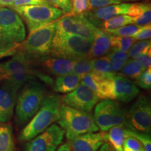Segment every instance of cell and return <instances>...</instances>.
Wrapping results in <instances>:
<instances>
[{
  "label": "cell",
  "instance_id": "cell-3",
  "mask_svg": "<svg viewBox=\"0 0 151 151\" xmlns=\"http://www.w3.org/2000/svg\"><path fill=\"white\" fill-rule=\"evenodd\" d=\"M61 105L62 97L60 96L55 94L46 96L37 113L22 129L19 137L20 140H31L57 121Z\"/></svg>",
  "mask_w": 151,
  "mask_h": 151
},
{
  "label": "cell",
  "instance_id": "cell-35",
  "mask_svg": "<svg viewBox=\"0 0 151 151\" xmlns=\"http://www.w3.org/2000/svg\"><path fill=\"white\" fill-rule=\"evenodd\" d=\"M148 1V0H90V6L92 9H97L105 6L112 4H120L122 3H127L130 1Z\"/></svg>",
  "mask_w": 151,
  "mask_h": 151
},
{
  "label": "cell",
  "instance_id": "cell-17",
  "mask_svg": "<svg viewBox=\"0 0 151 151\" xmlns=\"http://www.w3.org/2000/svg\"><path fill=\"white\" fill-rule=\"evenodd\" d=\"M131 3H122L120 4H112L105 6L94 9L93 11H88L84 14L97 27L101 22L105 21L113 17L120 15H128Z\"/></svg>",
  "mask_w": 151,
  "mask_h": 151
},
{
  "label": "cell",
  "instance_id": "cell-2",
  "mask_svg": "<svg viewBox=\"0 0 151 151\" xmlns=\"http://www.w3.org/2000/svg\"><path fill=\"white\" fill-rule=\"evenodd\" d=\"M25 37V27L18 13L0 7V57L12 55Z\"/></svg>",
  "mask_w": 151,
  "mask_h": 151
},
{
  "label": "cell",
  "instance_id": "cell-12",
  "mask_svg": "<svg viewBox=\"0 0 151 151\" xmlns=\"http://www.w3.org/2000/svg\"><path fill=\"white\" fill-rule=\"evenodd\" d=\"M65 134L61 127L51 124L27 143L25 151H55L63 141Z\"/></svg>",
  "mask_w": 151,
  "mask_h": 151
},
{
  "label": "cell",
  "instance_id": "cell-32",
  "mask_svg": "<svg viewBox=\"0 0 151 151\" xmlns=\"http://www.w3.org/2000/svg\"><path fill=\"white\" fill-rule=\"evenodd\" d=\"M92 9L90 0H73L72 7L67 16L84 14Z\"/></svg>",
  "mask_w": 151,
  "mask_h": 151
},
{
  "label": "cell",
  "instance_id": "cell-13",
  "mask_svg": "<svg viewBox=\"0 0 151 151\" xmlns=\"http://www.w3.org/2000/svg\"><path fill=\"white\" fill-rule=\"evenodd\" d=\"M99 100L97 94L83 84H79L75 90L62 97L63 104L89 113Z\"/></svg>",
  "mask_w": 151,
  "mask_h": 151
},
{
  "label": "cell",
  "instance_id": "cell-42",
  "mask_svg": "<svg viewBox=\"0 0 151 151\" xmlns=\"http://www.w3.org/2000/svg\"><path fill=\"white\" fill-rule=\"evenodd\" d=\"M97 151H116L114 148L111 146L108 143H104L100 146V148L98 149Z\"/></svg>",
  "mask_w": 151,
  "mask_h": 151
},
{
  "label": "cell",
  "instance_id": "cell-10",
  "mask_svg": "<svg viewBox=\"0 0 151 151\" xmlns=\"http://www.w3.org/2000/svg\"><path fill=\"white\" fill-rule=\"evenodd\" d=\"M98 27L85 14L67 16L55 21V31L61 33L72 34L93 40Z\"/></svg>",
  "mask_w": 151,
  "mask_h": 151
},
{
  "label": "cell",
  "instance_id": "cell-28",
  "mask_svg": "<svg viewBox=\"0 0 151 151\" xmlns=\"http://www.w3.org/2000/svg\"><path fill=\"white\" fill-rule=\"evenodd\" d=\"M135 41L136 39L132 37H118V36L112 35L111 46L112 49H117L127 52Z\"/></svg>",
  "mask_w": 151,
  "mask_h": 151
},
{
  "label": "cell",
  "instance_id": "cell-6",
  "mask_svg": "<svg viewBox=\"0 0 151 151\" xmlns=\"http://www.w3.org/2000/svg\"><path fill=\"white\" fill-rule=\"evenodd\" d=\"M92 41L78 35L55 31L50 53L56 58L72 60L88 58Z\"/></svg>",
  "mask_w": 151,
  "mask_h": 151
},
{
  "label": "cell",
  "instance_id": "cell-30",
  "mask_svg": "<svg viewBox=\"0 0 151 151\" xmlns=\"http://www.w3.org/2000/svg\"><path fill=\"white\" fill-rule=\"evenodd\" d=\"M142 26L137 25V24H127V25L122 26L117 29H107L105 30L107 32H109L111 35L114 36H118V37H133L137 31Z\"/></svg>",
  "mask_w": 151,
  "mask_h": 151
},
{
  "label": "cell",
  "instance_id": "cell-20",
  "mask_svg": "<svg viewBox=\"0 0 151 151\" xmlns=\"http://www.w3.org/2000/svg\"><path fill=\"white\" fill-rule=\"evenodd\" d=\"M41 65L50 74L56 76L66 75L72 72L74 60L62 58H44Z\"/></svg>",
  "mask_w": 151,
  "mask_h": 151
},
{
  "label": "cell",
  "instance_id": "cell-21",
  "mask_svg": "<svg viewBox=\"0 0 151 151\" xmlns=\"http://www.w3.org/2000/svg\"><path fill=\"white\" fill-rule=\"evenodd\" d=\"M129 128L126 124H122L116 125L109 129V132L105 133L106 142L114 148L116 151H123L122 146L124 139L129 136Z\"/></svg>",
  "mask_w": 151,
  "mask_h": 151
},
{
  "label": "cell",
  "instance_id": "cell-31",
  "mask_svg": "<svg viewBox=\"0 0 151 151\" xmlns=\"http://www.w3.org/2000/svg\"><path fill=\"white\" fill-rule=\"evenodd\" d=\"M150 41L142 40L134 43L128 50V57L132 59H134L139 55L144 53L149 50H150Z\"/></svg>",
  "mask_w": 151,
  "mask_h": 151
},
{
  "label": "cell",
  "instance_id": "cell-25",
  "mask_svg": "<svg viewBox=\"0 0 151 151\" xmlns=\"http://www.w3.org/2000/svg\"><path fill=\"white\" fill-rule=\"evenodd\" d=\"M106 57L110 62L111 69L114 73L120 71L129 58L127 52L117 49H111Z\"/></svg>",
  "mask_w": 151,
  "mask_h": 151
},
{
  "label": "cell",
  "instance_id": "cell-16",
  "mask_svg": "<svg viewBox=\"0 0 151 151\" xmlns=\"http://www.w3.org/2000/svg\"><path fill=\"white\" fill-rule=\"evenodd\" d=\"M113 99L123 102H129L137 97L139 92L137 84L127 77L115 75L112 78Z\"/></svg>",
  "mask_w": 151,
  "mask_h": 151
},
{
  "label": "cell",
  "instance_id": "cell-8",
  "mask_svg": "<svg viewBox=\"0 0 151 151\" xmlns=\"http://www.w3.org/2000/svg\"><path fill=\"white\" fill-rule=\"evenodd\" d=\"M94 120L102 132H107L118 124L127 126V114L119 104L112 99H105L94 108Z\"/></svg>",
  "mask_w": 151,
  "mask_h": 151
},
{
  "label": "cell",
  "instance_id": "cell-5",
  "mask_svg": "<svg viewBox=\"0 0 151 151\" xmlns=\"http://www.w3.org/2000/svg\"><path fill=\"white\" fill-rule=\"evenodd\" d=\"M58 124L65 130L68 141L83 134L96 132L99 127L89 112L62 104L60 109Z\"/></svg>",
  "mask_w": 151,
  "mask_h": 151
},
{
  "label": "cell",
  "instance_id": "cell-36",
  "mask_svg": "<svg viewBox=\"0 0 151 151\" xmlns=\"http://www.w3.org/2000/svg\"><path fill=\"white\" fill-rule=\"evenodd\" d=\"M134 23L139 26H144L150 24L151 20V6H148L139 16L134 17Z\"/></svg>",
  "mask_w": 151,
  "mask_h": 151
},
{
  "label": "cell",
  "instance_id": "cell-22",
  "mask_svg": "<svg viewBox=\"0 0 151 151\" xmlns=\"http://www.w3.org/2000/svg\"><path fill=\"white\" fill-rule=\"evenodd\" d=\"M81 78L78 76L73 73L58 76L53 81V89L57 92L68 93L75 90L80 84Z\"/></svg>",
  "mask_w": 151,
  "mask_h": 151
},
{
  "label": "cell",
  "instance_id": "cell-37",
  "mask_svg": "<svg viewBox=\"0 0 151 151\" xmlns=\"http://www.w3.org/2000/svg\"><path fill=\"white\" fill-rule=\"evenodd\" d=\"M137 83L141 88L150 89L151 87V69H144L137 79Z\"/></svg>",
  "mask_w": 151,
  "mask_h": 151
},
{
  "label": "cell",
  "instance_id": "cell-11",
  "mask_svg": "<svg viewBox=\"0 0 151 151\" xmlns=\"http://www.w3.org/2000/svg\"><path fill=\"white\" fill-rule=\"evenodd\" d=\"M127 127L134 131L149 133L151 129V106L143 95L138 98L127 114Z\"/></svg>",
  "mask_w": 151,
  "mask_h": 151
},
{
  "label": "cell",
  "instance_id": "cell-45",
  "mask_svg": "<svg viewBox=\"0 0 151 151\" xmlns=\"http://www.w3.org/2000/svg\"><path fill=\"white\" fill-rule=\"evenodd\" d=\"M138 151H145L144 150H138Z\"/></svg>",
  "mask_w": 151,
  "mask_h": 151
},
{
  "label": "cell",
  "instance_id": "cell-26",
  "mask_svg": "<svg viewBox=\"0 0 151 151\" xmlns=\"http://www.w3.org/2000/svg\"><path fill=\"white\" fill-rule=\"evenodd\" d=\"M144 69V68L137 60L131 58L127 60L125 65L120 69V73H119V75L137 80Z\"/></svg>",
  "mask_w": 151,
  "mask_h": 151
},
{
  "label": "cell",
  "instance_id": "cell-9",
  "mask_svg": "<svg viewBox=\"0 0 151 151\" xmlns=\"http://www.w3.org/2000/svg\"><path fill=\"white\" fill-rule=\"evenodd\" d=\"M55 32V21L29 33L22 44V51L29 56L43 57L50 52Z\"/></svg>",
  "mask_w": 151,
  "mask_h": 151
},
{
  "label": "cell",
  "instance_id": "cell-41",
  "mask_svg": "<svg viewBox=\"0 0 151 151\" xmlns=\"http://www.w3.org/2000/svg\"><path fill=\"white\" fill-rule=\"evenodd\" d=\"M134 59L139 62L145 69L150 67L151 65V51L149 50L144 53L138 55Z\"/></svg>",
  "mask_w": 151,
  "mask_h": 151
},
{
  "label": "cell",
  "instance_id": "cell-40",
  "mask_svg": "<svg viewBox=\"0 0 151 151\" xmlns=\"http://www.w3.org/2000/svg\"><path fill=\"white\" fill-rule=\"evenodd\" d=\"M29 5H50L46 0H15L12 8ZM51 6V5H50Z\"/></svg>",
  "mask_w": 151,
  "mask_h": 151
},
{
  "label": "cell",
  "instance_id": "cell-39",
  "mask_svg": "<svg viewBox=\"0 0 151 151\" xmlns=\"http://www.w3.org/2000/svg\"><path fill=\"white\" fill-rule=\"evenodd\" d=\"M151 37V26L150 24L142 26L137 32L133 36L134 39L136 40H148Z\"/></svg>",
  "mask_w": 151,
  "mask_h": 151
},
{
  "label": "cell",
  "instance_id": "cell-14",
  "mask_svg": "<svg viewBox=\"0 0 151 151\" xmlns=\"http://www.w3.org/2000/svg\"><path fill=\"white\" fill-rule=\"evenodd\" d=\"M19 89L9 81H4L0 87V124L7 123L13 118Z\"/></svg>",
  "mask_w": 151,
  "mask_h": 151
},
{
  "label": "cell",
  "instance_id": "cell-24",
  "mask_svg": "<svg viewBox=\"0 0 151 151\" xmlns=\"http://www.w3.org/2000/svg\"><path fill=\"white\" fill-rule=\"evenodd\" d=\"M92 72L104 77V78H112L116 75L111 69L110 62L106 56L99 57L91 59Z\"/></svg>",
  "mask_w": 151,
  "mask_h": 151
},
{
  "label": "cell",
  "instance_id": "cell-18",
  "mask_svg": "<svg viewBox=\"0 0 151 151\" xmlns=\"http://www.w3.org/2000/svg\"><path fill=\"white\" fill-rule=\"evenodd\" d=\"M105 132H90L73 138L69 141L72 151H97L106 142Z\"/></svg>",
  "mask_w": 151,
  "mask_h": 151
},
{
  "label": "cell",
  "instance_id": "cell-7",
  "mask_svg": "<svg viewBox=\"0 0 151 151\" xmlns=\"http://www.w3.org/2000/svg\"><path fill=\"white\" fill-rule=\"evenodd\" d=\"M13 9L23 18L29 33L55 22L65 14L50 5L22 6Z\"/></svg>",
  "mask_w": 151,
  "mask_h": 151
},
{
  "label": "cell",
  "instance_id": "cell-33",
  "mask_svg": "<svg viewBox=\"0 0 151 151\" xmlns=\"http://www.w3.org/2000/svg\"><path fill=\"white\" fill-rule=\"evenodd\" d=\"M128 134H129V136H132L137 138L138 140L140 141L145 151H151L150 136L148 133L134 131L129 129Z\"/></svg>",
  "mask_w": 151,
  "mask_h": 151
},
{
  "label": "cell",
  "instance_id": "cell-15",
  "mask_svg": "<svg viewBox=\"0 0 151 151\" xmlns=\"http://www.w3.org/2000/svg\"><path fill=\"white\" fill-rule=\"evenodd\" d=\"M112 78H104L94 72L86 74L81 78L82 84L89 88L99 99H113Z\"/></svg>",
  "mask_w": 151,
  "mask_h": 151
},
{
  "label": "cell",
  "instance_id": "cell-23",
  "mask_svg": "<svg viewBox=\"0 0 151 151\" xmlns=\"http://www.w3.org/2000/svg\"><path fill=\"white\" fill-rule=\"evenodd\" d=\"M0 151H16L12 127L10 124H0Z\"/></svg>",
  "mask_w": 151,
  "mask_h": 151
},
{
  "label": "cell",
  "instance_id": "cell-27",
  "mask_svg": "<svg viewBox=\"0 0 151 151\" xmlns=\"http://www.w3.org/2000/svg\"><path fill=\"white\" fill-rule=\"evenodd\" d=\"M134 23L133 17L128 15H120L109 18L100 24L104 30L114 29L122 26Z\"/></svg>",
  "mask_w": 151,
  "mask_h": 151
},
{
  "label": "cell",
  "instance_id": "cell-34",
  "mask_svg": "<svg viewBox=\"0 0 151 151\" xmlns=\"http://www.w3.org/2000/svg\"><path fill=\"white\" fill-rule=\"evenodd\" d=\"M123 151H138L141 150H144L143 147L137 138L128 136L124 139L123 146H122Z\"/></svg>",
  "mask_w": 151,
  "mask_h": 151
},
{
  "label": "cell",
  "instance_id": "cell-19",
  "mask_svg": "<svg viewBox=\"0 0 151 151\" xmlns=\"http://www.w3.org/2000/svg\"><path fill=\"white\" fill-rule=\"evenodd\" d=\"M111 37L112 35L107 32L106 31L97 28L94 34L88 58L92 59L108 54L112 49Z\"/></svg>",
  "mask_w": 151,
  "mask_h": 151
},
{
  "label": "cell",
  "instance_id": "cell-43",
  "mask_svg": "<svg viewBox=\"0 0 151 151\" xmlns=\"http://www.w3.org/2000/svg\"><path fill=\"white\" fill-rule=\"evenodd\" d=\"M15 0H0V7L1 6H12Z\"/></svg>",
  "mask_w": 151,
  "mask_h": 151
},
{
  "label": "cell",
  "instance_id": "cell-1",
  "mask_svg": "<svg viewBox=\"0 0 151 151\" xmlns=\"http://www.w3.org/2000/svg\"><path fill=\"white\" fill-rule=\"evenodd\" d=\"M37 78L46 84L53 83L51 77L33 69L29 55L23 51L16 52L11 59L0 63V81H9L20 88L26 82Z\"/></svg>",
  "mask_w": 151,
  "mask_h": 151
},
{
  "label": "cell",
  "instance_id": "cell-29",
  "mask_svg": "<svg viewBox=\"0 0 151 151\" xmlns=\"http://www.w3.org/2000/svg\"><path fill=\"white\" fill-rule=\"evenodd\" d=\"M92 71L91 59L88 58H81L74 60V64L72 69L73 73H75L81 78L87 73Z\"/></svg>",
  "mask_w": 151,
  "mask_h": 151
},
{
  "label": "cell",
  "instance_id": "cell-44",
  "mask_svg": "<svg viewBox=\"0 0 151 151\" xmlns=\"http://www.w3.org/2000/svg\"><path fill=\"white\" fill-rule=\"evenodd\" d=\"M55 151H71L70 144H69V143H64Z\"/></svg>",
  "mask_w": 151,
  "mask_h": 151
},
{
  "label": "cell",
  "instance_id": "cell-38",
  "mask_svg": "<svg viewBox=\"0 0 151 151\" xmlns=\"http://www.w3.org/2000/svg\"><path fill=\"white\" fill-rule=\"evenodd\" d=\"M50 5L61 9L65 13H69L72 7L71 0H46Z\"/></svg>",
  "mask_w": 151,
  "mask_h": 151
},
{
  "label": "cell",
  "instance_id": "cell-4",
  "mask_svg": "<svg viewBox=\"0 0 151 151\" xmlns=\"http://www.w3.org/2000/svg\"><path fill=\"white\" fill-rule=\"evenodd\" d=\"M46 97L44 86L35 79L25 84L16 101V122L18 127H22L31 120Z\"/></svg>",
  "mask_w": 151,
  "mask_h": 151
}]
</instances>
